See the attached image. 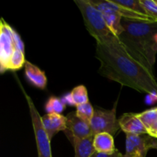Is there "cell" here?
Returning <instances> with one entry per match:
<instances>
[{"label": "cell", "mask_w": 157, "mask_h": 157, "mask_svg": "<svg viewBox=\"0 0 157 157\" xmlns=\"http://www.w3.org/2000/svg\"><path fill=\"white\" fill-rule=\"evenodd\" d=\"M12 38H13L14 44H15V48L18 49L21 52H22L23 53H25V45L24 43H23L22 40H21V37L16 32V31L15 29H12Z\"/></svg>", "instance_id": "obj_23"}, {"label": "cell", "mask_w": 157, "mask_h": 157, "mask_svg": "<svg viewBox=\"0 0 157 157\" xmlns=\"http://www.w3.org/2000/svg\"><path fill=\"white\" fill-rule=\"evenodd\" d=\"M155 41H156V44H157V34L156 35H155Z\"/></svg>", "instance_id": "obj_27"}, {"label": "cell", "mask_w": 157, "mask_h": 157, "mask_svg": "<svg viewBox=\"0 0 157 157\" xmlns=\"http://www.w3.org/2000/svg\"><path fill=\"white\" fill-rule=\"evenodd\" d=\"M148 135L151 136L152 137L157 138V121L148 130Z\"/></svg>", "instance_id": "obj_26"}, {"label": "cell", "mask_w": 157, "mask_h": 157, "mask_svg": "<svg viewBox=\"0 0 157 157\" xmlns=\"http://www.w3.org/2000/svg\"><path fill=\"white\" fill-rule=\"evenodd\" d=\"M126 135V153L124 157H146L150 149H157V142L150 135Z\"/></svg>", "instance_id": "obj_6"}, {"label": "cell", "mask_w": 157, "mask_h": 157, "mask_svg": "<svg viewBox=\"0 0 157 157\" xmlns=\"http://www.w3.org/2000/svg\"><path fill=\"white\" fill-rule=\"evenodd\" d=\"M12 29L2 18L0 24V70L2 74L9 70V63L15 48L12 38Z\"/></svg>", "instance_id": "obj_7"}, {"label": "cell", "mask_w": 157, "mask_h": 157, "mask_svg": "<svg viewBox=\"0 0 157 157\" xmlns=\"http://www.w3.org/2000/svg\"><path fill=\"white\" fill-rule=\"evenodd\" d=\"M95 157H124V155L117 149L113 153L107 154V153H96V156Z\"/></svg>", "instance_id": "obj_24"}, {"label": "cell", "mask_w": 157, "mask_h": 157, "mask_svg": "<svg viewBox=\"0 0 157 157\" xmlns=\"http://www.w3.org/2000/svg\"><path fill=\"white\" fill-rule=\"evenodd\" d=\"M113 1L120 6H124L139 13L147 15L145 9L141 3V0H113Z\"/></svg>", "instance_id": "obj_21"}, {"label": "cell", "mask_w": 157, "mask_h": 157, "mask_svg": "<svg viewBox=\"0 0 157 157\" xmlns=\"http://www.w3.org/2000/svg\"><path fill=\"white\" fill-rule=\"evenodd\" d=\"M25 53L21 52L18 49L15 48L13 54L11 57L10 61L9 63V70H18L21 68L25 64Z\"/></svg>", "instance_id": "obj_20"}, {"label": "cell", "mask_w": 157, "mask_h": 157, "mask_svg": "<svg viewBox=\"0 0 157 157\" xmlns=\"http://www.w3.org/2000/svg\"><path fill=\"white\" fill-rule=\"evenodd\" d=\"M117 101L115 102L111 110L95 107L93 118L90 123L94 136L101 133H107L113 136L121 130L119 121L117 119Z\"/></svg>", "instance_id": "obj_5"}, {"label": "cell", "mask_w": 157, "mask_h": 157, "mask_svg": "<svg viewBox=\"0 0 157 157\" xmlns=\"http://www.w3.org/2000/svg\"><path fill=\"white\" fill-rule=\"evenodd\" d=\"M94 136L79 140L75 139L72 142L75 148V157H91L96 153L94 147Z\"/></svg>", "instance_id": "obj_15"}, {"label": "cell", "mask_w": 157, "mask_h": 157, "mask_svg": "<svg viewBox=\"0 0 157 157\" xmlns=\"http://www.w3.org/2000/svg\"><path fill=\"white\" fill-rule=\"evenodd\" d=\"M93 144L96 152L99 153L110 154L117 150L115 148L113 136L107 133H101L95 135Z\"/></svg>", "instance_id": "obj_14"}, {"label": "cell", "mask_w": 157, "mask_h": 157, "mask_svg": "<svg viewBox=\"0 0 157 157\" xmlns=\"http://www.w3.org/2000/svg\"><path fill=\"white\" fill-rule=\"evenodd\" d=\"M76 113L81 119L90 124L94 113V108L90 102H87L86 104L77 106Z\"/></svg>", "instance_id": "obj_18"}, {"label": "cell", "mask_w": 157, "mask_h": 157, "mask_svg": "<svg viewBox=\"0 0 157 157\" xmlns=\"http://www.w3.org/2000/svg\"><path fill=\"white\" fill-rule=\"evenodd\" d=\"M124 32L120 36L127 51L143 65L153 71L156 61L157 44V22H139L124 19Z\"/></svg>", "instance_id": "obj_2"}, {"label": "cell", "mask_w": 157, "mask_h": 157, "mask_svg": "<svg viewBox=\"0 0 157 157\" xmlns=\"http://www.w3.org/2000/svg\"><path fill=\"white\" fill-rule=\"evenodd\" d=\"M41 121L51 140L58 132L64 131L67 128V118L61 114L47 113L41 117Z\"/></svg>", "instance_id": "obj_11"}, {"label": "cell", "mask_w": 157, "mask_h": 157, "mask_svg": "<svg viewBox=\"0 0 157 157\" xmlns=\"http://www.w3.org/2000/svg\"><path fill=\"white\" fill-rule=\"evenodd\" d=\"M75 106L81 105L89 102L87 90L84 85H78L71 91Z\"/></svg>", "instance_id": "obj_17"}, {"label": "cell", "mask_w": 157, "mask_h": 157, "mask_svg": "<svg viewBox=\"0 0 157 157\" xmlns=\"http://www.w3.org/2000/svg\"><path fill=\"white\" fill-rule=\"evenodd\" d=\"M92 2L103 13L106 24L111 32V34L116 36H120L124 32V28L122 25V16L108 7L104 0H97L92 1Z\"/></svg>", "instance_id": "obj_9"}, {"label": "cell", "mask_w": 157, "mask_h": 157, "mask_svg": "<svg viewBox=\"0 0 157 157\" xmlns=\"http://www.w3.org/2000/svg\"><path fill=\"white\" fill-rule=\"evenodd\" d=\"M23 92H24L25 97L26 98V101H27L28 105L29 107L35 140H36L38 157H52L51 140L43 126L41 117L40 116L36 107L35 106L30 97L26 94L24 90H23Z\"/></svg>", "instance_id": "obj_4"}, {"label": "cell", "mask_w": 157, "mask_h": 157, "mask_svg": "<svg viewBox=\"0 0 157 157\" xmlns=\"http://www.w3.org/2000/svg\"><path fill=\"white\" fill-rule=\"evenodd\" d=\"M75 2L81 11L87 32L97 41L111 34L106 24L104 15L91 0H75Z\"/></svg>", "instance_id": "obj_3"}, {"label": "cell", "mask_w": 157, "mask_h": 157, "mask_svg": "<svg viewBox=\"0 0 157 157\" xmlns=\"http://www.w3.org/2000/svg\"><path fill=\"white\" fill-rule=\"evenodd\" d=\"M61 99L65 105L66 104H67V105L69 106H75V102H74L73 98H72V95L71 94V92L68 94H66L65 95H64Z\"/></svg>", "instance_id": "obj_25"}, {"label": "cell", "mask_w": 157, "mask_h": 157, "mask_svg": "<svg viewBox=\"0 0 157 157\" xmlns=\"http://www.w3.org/2000/svg\"><path fill=\"white\" fill-rule=\"evenodd\" d=\"M66 105L61 98L57 97H50L45 104V110L48 113H58L61 114L65 110Z\"/></svg>", "instance_id": "obj_16"}, {"label": "cell", "mask_w": 157, "mask_h": 157, "mask_svg": "<svg viewBox=\"0 0 157 157\" xmlns=\"http://www.w3.org/2000/svg\"><path fill=\"white\" fill-rule=\"evenodd\" d=\"M96 153H97V152H96ZM96 153H94V155H93V156H92L91 157H95V156H96Z\"/></svg>", "instance_id": "obj_28"}, {"label": "cell", "mask_w": 157, "mask_h": 157, "mask_svg": "<svg viewBox=\"0 0 157 157\" xmlns=\"http://www.w3.org/2000/svg\"><path fill=\"white\" fill-rule=\"evenodd\" d=\"M96 58L101 63L98 73L101 76L140 93L157 92L153 71L135 59L118 36L110 34L97 41Z\"/></svg>", "instance_id": "obj_1"}, {"label": "cell", "mask_w": 157, "mask_h": 157, "mask_svg": "<svg viewBox=\"0 0 157 157\" xmlns=\"http://www.w3.org/2000/svg\"><path fill=\"white\" fill-rule=\"evenodd\" d=\"M156 1H157V0H156Z\"/></svg>", "instance_id": "obj_29"}, {"label": "cell", "mask_w": 157, "mask_h": 157, "mask_svg": "<svg viewBox=\"0 0 157 157\" xmlns=\"http://www.w3.org/2000/svg\"><path fill=\"white\" fill-rule=\"evenodd\" d=\"M25 77L30 84L39 89H44L47 85V78L44 71L35 64L26 61L25 64Z\"/></svg>", "instance_id": "obj_13"}, {"label": "cell", "mask_w": 157, "mask_h": 157, "mask_svg": "<svg viewBox=\"0 0 157 157\" xmlns=\"http://www.w3.org/2000/svg\"><path fill=\"white\" fill-rule=\"evenodd\" d=\"M104 1H105L106 5L108 7H110V9L120 14L124 19L131 21H139V22H156L153 18H152L149 15L139 13V12H136L135 11L131 10V9L124 7V6H120V5L114 2L113 0H104Z\"/></svg>", "instance_id": "obj_12"}, {"label": "cell", "mask_w": 157, "mask_h": 157, "mask_svg": "<svg viewBox=\"0 0 157 157\" xmlns=\"http://www.w3.org/2000/svg\"><path fill=\"white\" fill-rule=\"evenodd\" d=\"M118 121L121 130L126 134H148L147 128L139 118L137 113H124Z\"/></svg>", "instance_id": "obj_10"}, {"label": "cell", "mask_w": 157, "mask_h": 157, "mask_svg": "<svg viewBox=\"0 0 157 157\" xmlns=\"http://www.w3.org/2000/svg\"><path fill=\"white\" fill-rule=\"evenodd\" d=\"M137 115L143 122V124H144L146 128H147V132H148L150 127L157 121V108H153L150 109V110H145L142 113H137Z\"/></svg>", "instance_id": "obj_19"}, {"label": "cell", "mask_w": 157, "mask_h": 157, "mask_svg": "<svg viewBox=\"0 0 157 157\" xmlns=\"http://www.w3.org/2000/svg\"><path fill=\"white\" fill-rule=\"evenodd\" d=\"M143 6L147 15L151 17L157 22V1L156 0H141Z\"/></svg>", "instance_id": "obj_22"}, {"label": "cell", "mask_w": 157, "mask_h": 157, "mask_svg": "<svg viewBox=\"0 0 157 157\" xmlns=\"http://www.w3.org/2000/svg\"><path fill=\"white\" fill-rule=\"evenodd\" d=\"M66 118L67 128L64 132L71 143L75 139L82 140L94 136L90 124L78 117L76 111L69 113Z\"/></svg>", "instance_id": "obj_8"}]
</instances>
